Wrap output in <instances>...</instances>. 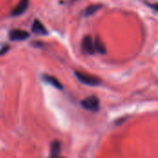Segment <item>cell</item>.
Segmentation results:
<instances>
[{
  "label": "cell",
  "instance_id": "6da1fadb",
  "mask_svg": "<svg viewBox=\"0 0 158 158\" xmlns=\"http://www.w3.org/2000/svg\"><path fill=\"white\" fill-rule=\"evenodd\" d=\"M75 76L81 83L88 86H97L101 83V80L94 75H90L80 71H75Z\"/></svg>",
  "mask_w": 158,
  "mask_h": 158
},
{
  "label": "cell",
  "instance_id": "7a4b0ae2",
  "mask_svg": "<svg viewBox=\"0 0 158 158\" xmlns=\"http://www.w3.org/2000/svg\"><path fill=\"white\" fill-rule=\"evenodd\" d=\"M81 105L83 108L92 112H97L99 110V99L94 95H91L83 99Z\"/></svg>",
  "mask_w": 158,
  "mask_h": 158
},
{
  "label": "cell",
  "instance_id": "3957f363",
  "mask_svg": "<svg viewBox=\"0 0 158 158\" xmlns=\"http://www.w3.org/2000/svg\"><path fill=\"white\" fill-rule=\"evenodd\" d=\"M9 39L11 41H23L29 38V32H27L26 31L23 30H12L9 34Z\"/></svg>",
  "mask_w": 158,
  "mask_h": 158
},
{
  "label": "cell",
  "instance_id": "277c9868",
  "mask_svg": "<svg viewBox=\"0 0 158 158\" xmlns=\"http://www.w3.org/2000/svg\"><path fill=\"white\" fill-rule=\"evenodd\" d=\"M81 47L83 49V51L86 53V54H89V55H94L95 50H94V40L92 39L91 36H85L83 39H82V42H81Z\"/></svg>",
  "mask_w": 158,
  "mask_h": 158
},
{
  "label": "cell",
  "instance_id": "5b68a950",
  "mask_svg": "<svg viewBox=\"0 0 158 158\" xmlns=\"http://www.w3.org/2000/svg\"><path fill=\"white\" fill-rule=\"evenodd\" d=\"M28 6H29V0H20L19 3L11 11V15L14 17L21 15L23 12L26 11V9L28 8Z\"/></svg>",
  "mask_w": 158,
  "mask_h": 158
},
{
  "label": "cell",
  "instance_id": "8992f818",
  "mask_svg": "<svg viewBox=\"0 0 158 158\" xmlns=\"http://www.w3.org/2000/svg\"><path fill=\"white\" fill-rule=\"evenodd\" d=\"M31 31L33 33L39 34V35H45V34H47V31H46L45 27L38 19H35L34 22L32 23V25H31Z\"/></svg>",
  "mask_w": 158,
  "mask_h": 158
},
{
  "label": "cell",
  "instance_id": "52a82bcc",
  "mask_svg": "<svg viewBox=\"0 0 158 158\" xmlns=\"http://www.w3.org/2000/svg\"><path fill=\"white\" fill-rule=\"evenodd\" d=\"M60 151H61V143L58 141H54L51 143L50 148V157L49 158H60Z\"/></svg>",
  "mask_w": 158,
  "mask_h": 158
},
{
  "label": "cell",
  "instance_id": "ba28073f",
  "mask_svg": "<svg viewBox=\"0 0 158 158\" xmlns=\"http://www.w3.org/2000/svg\"><path fill=\"white\" fill-rule=\"evenodd\" d=\"M43 80H44L46 83L52 85L53 87H55V88H56V89H58V90H61V89L63 88V86H62V84L60 83V81H59L56 78H55V77H53V76H50V75H48V74H44V75L43 76Z\"/></svg>",
  "mask_w": 158,
  "mask_h": 158
},
{
  "label": "cell",
  "instance_id": "9c48e42d",
  "mask_svg": "<svg viewBox=\"0 0 158 158\" xmlns=\"http://www.w3.org/2000/svg\"><path fill=\"white\" fill-rule=\"evenodd\" d=\"M94 50L100 54H106V45L104 44V43L102 42V40L100 38H96L94 41Z\"/></svg>",
  "mask_w": 158,
  "mask_h": 158
},
{
  "label": "cell",
  "instance_id": "30bf717a",
  "mask_svg": "<svg viewBox=\"0 0 158 158\" xmlns=\"http://www.w3.org/2000/svg\"><path fill=\"white\" fill-rule=\"evenodd\" d=\"M100 8H101V6H100V5H92V6H89L85 9V11H84V15H85L86 17L92 16V15H94V13H96Z\"/></svg>",
  "mask_w": 158,
  "mask_h": 158
},
{
  "label": "cell",
  "instance_id": "8fae6325",
  "mask_svg": "<svg viewBox=\"0 0 158 158\" xmlns=\"http://www.w3.org/2000/svg\"><path fill=\"white\" fill-rule=\"evenodd\" d=\"M8 49H9V47H8L7 45H6V46L2 47V48L0 49V55H3V54L6 53V51H7Z\"/></svg>",
  "mask_w": 158,
  "mask_h": 158
}]
</instances>
